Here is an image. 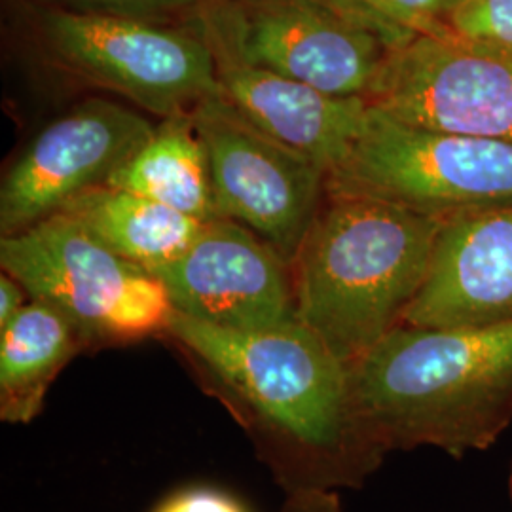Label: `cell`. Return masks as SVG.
Wrapping results in <instances>:
<instances>
[{
	"instance_id": "1",
	"label": "cell",
	"mask_w": 512,
	"mask_h": 512,
	"mask_svg": "<svg viewBox=\"0 0 512 512\" xmlns=\"http://www.w3.org/2000/svg\"><path fill=\"white\" fill-rule=\"evenodd\" d=\"M165 334L291 492L359 486L385 456L355 412L349 368L300 321L224 329L173 310Z\"/></svg>"
},
{
	"instance_id": "2",
	"label": "cell",
	"mask_w": 512,
	"mask_h": 512,
	"mask_svg": "<svg viewBox=\"0 0 512 512\" xmlns=\"http://www.w3.org/2000/svg\"><path fill=\"white\" fill-rule=\"evenodd\" d=\"M355 412L382 456L433 446L488 450L512 423V321L401 325L349 368Z\"/></svg>"
},
{
	"instance_id": "3",
	"label": "cell",
	"mask_w": 512,
	"mask_h": 512,
	"mask_svg": "<svg viewBox=\"0 0 512 512\" xmlns=\"http://www.w3.org/2000/svg\"><path fill=\"white\" fill-rule=\"evenodd\" d=\"M439 220L393 203L329 194L291 264L298 321L351 368L421 291Z\"/></svg>"
},
{
	"instance_id": "4",
	"label": "cell",
	"mask_w": 512,
	"mask_h": 512,
	"mask_svg": "<svg viewBox=\"0 0 512 512\" xmlns=\"http://www.w3.org/2000/svg\"><path fill=\"white\" fill-rule=\"evenodd\" d=\"M194 23L213 54L366 101L389 54L418 37L351 0H203Z\"/></svg>"
},
{
	"instance_id": "5",
	"label": "cell",
	"mask_w": 512,
	"mask_h": 512,
	"mask_svg": "<svg viewBox=\"0 0 512 512\" xmlns=\"http://www.w3.org/2000/svg\"><path fill=\"white\" fill-rule=\"evenodd\" d=\"M327 192L393 203L446 224L512 203V143L410 126L368 103Z\"/></svg>"
},
{
	"instance_id": "6",
	"label": "cell",
	"mask_w": 512,
	"mask_h": 512,
	"mask_svg": "<svg viewBox=\"0 0 512 512\" xmlns=\"http://www.w3.org/2000/svg\"><path fill=\"white\" fill-rule=\"evenodd\" d=\"M2 272L61 311L86 346H118L167 330L173 306L162 281L112 253L65 213L0 238Z\"/></svg>"
},
{
	"instance_id": "7",
	"label": "cell",
	"mask_w": 512,
	"mask_h": 512,
	"mask_svg": "<svg viewBox=\"0 0 512 512\" xmlns=\"http://www.w3.org/2000/svg\"><path fill=\"white\" fill-rule=\"evenodd\" d=\"M42 37L63 71L164 118L190 114L219 93L215 54L196 23L181 29L150 19L52 8L42 16Z\"/></svg>"
},
{
	"instance_id": "8",
	"label": "cell",
	"mask_w": 512,
	"mask_h": 512,
	"mask_svg": "<svg viewBox=\"0 0 512 512\" xmlns=\"http://www.w3.org/2000/svg\"><path fill=\"white\" fill-rule=\"evenodd\" d=\"M190 120L217 217L247 226L293 264L327 196V169L256 128L220 92L198 103Z\"/></svg>"
},
{
	"instance_id": "9",
	"label": "cell",
	"mask_w": 512,
	"mask_h": 512,
	"mask_svg": "<svg viewBox=\"0 0 512 512\" xmlns=\"http://www.w3.org/2000/svg\"><path fill=\"white\" fill-rule=\"evenodd\" d=\"M368 103L410 126L512 143V48L410 38L387 57Z\"/></svg>"
},
{
	"instance_id": "10",
	"label": "cell",
	"mask_w": 512,
	"mask_h": 512,
	"mask_svg": "<svg viewBox=\"0 0 512 512\" xmlns=\"http://www.w3.org/2000/svg\"><path fill=\"white\" fill-rule=\"evenodd\" d=\"M126 105L92 97L55 118L19 154L0 188V234L10 236L59 213L110 177L154 133Z\"/></svg>"
},
{
	"instance_id": "11",
	"label": "cell",
	"mask_w": 512,
	"mask_h": 512,
	"mask_svg": "<svg viewBox=\"0 0 512 512\" xmlns=\"http://www.w3.org/2000/svg\"><path fill=\"white\" fill-rule=\"evenodd\" d=\"M173 310L224 329L296 323L291 264L236 220L213 219L183 255L152 270Z\"/></svg>"
},
{
	"instance_id": "12",
	"label": "cell",
	"mask_w": 512,
	"mask_h": 512,
	"mask_svg": "<svg viewBox=\"0 0 512 512\" xmlns=\"http://www.w3.org/2000/svg\"><path fill=\"white\" fill-rule=\"evenodd\" d=\"M512 321V203L442 224L429 274L403 325L484 327Z\"/></svg>"
},
{
	"instance_id": "13",
	"label": "cell",
	"mask_w": 512,
	"mask_h": 512,
	"mask_svg": "<svg viewBox=\"0 0 512 512\" xmlns=\"http://www.w3.org/2000/svg\"><path fill=\"white\" fill-rule=\"evenodd\" d=\"M219 92L264 133L323 165L329 173L348 152L368 101L321 92L285 74L215 54Z\"/></svg>"
},
{
	"instance_id": "14",
	"label": "cell",
	"mask_w": 512,
	"mask_h": 512,
	"mask_svg": "<svg viewBox=\"0 0 512 512\" xmlns=\"http://www.w3.org/2000/svg\"><path fill=\"white\" fill-rule=\"evenodd\" d=\"M82 348V334L61 311L31 298L0 329V420H35L57 374Z\"/></svg>"
},
{
	"instance_id": "15",
	"label": "cell",
	"mask_w": 512,
	"mask_h": 512,
	"mask_svg": "<svg viewBox=\"0 0 512 512\" xmlns=\"http://www.w3.org/2000/svg\"><path fill=\"white\" fill-rule=\"evenodd\" d=\"M59 213L73 217L112 253L148 272L179 258L202 230V220L128 190L97 186Z\"/></svg>"
},
{
	"instance_id": "16",
	"label": "cell",
	"mask_w": 512,
	"mask_h": 512,
	"mask_svg": "<svg viewBox=\"0 0 512 512\" xmlns=\"http://www.w3.org/2000/svg\"><path fill=\"white\" fill-rule=\"evenodd\" d=\"M107 184L164 203L202 222L219 219L207 156L190 114L164 118L147 143Z\"/></svg>"
},
{
	"instance_id": "17",
	"label": "cell",
	"mask_w": 512,
	"mask_h": 512,
	"mask_svg": "<svg viewBox=\"0 0 512 512\" xmlns=\"http://www.w3.org/2000/svg\"><path fill=\"white\" fill-rule=\"evenodd\" d=\"M359 8L408 35L452 37L450 14L458 0H351Z\"/></svg>"
},
{
	"instance_id": "18",
	"label": "cell",
	"mask_w": 512,
	"mask_h": 512,
	"mask_svg": "<svg viewBox=\"0 0 512 512\" xmlns=\"http://www.w3.org/2000/svg\"><path fill=\"white\" fill-rule=\"evenodd\" d=\"M450 29L456 37L512 48V0H461Z\"/></svg>"
},
{
	"instance_id": "19",
	"label": "cell",
	"mask_w": 512,
	"mask_h": 512,
	"mask_svg": "<svg viewBox=\"0 0 512 512\" xmlns=\"http://www.w3.org/2000/svg\"><path fill=\"white\" fill-rule=\"evenodd\" d=\"M69 10L101 12L128 18L150 19V21H169L184 14L196 16L203 0H55Z\"/></svg>"
},
{
	"instance_id": "20",
	"label": "cell",
	"mask_w": 512,
	"mask_h": 512,
	"mask_svg": "<svg viewBox=\"0 0 512 512\" xmlns=\"http://www.w3.org/2000/svg\"><path fill=\"white\" fill-rule=\"evenodd\" d=\"M154 512H249L236 497L211 488H192L169 497Z\"/></svg>"
},
{
	"instance_id": "21",
	"label": "cell",
	"mask_w": 512,
	"mask_h": 512,
	"mask_svg": "<svg viewBox=\"0 0 512 512\" xmlns=\"http://www.w3.org/2000/svg\"><path fill=\"white\" fill-rule=\"evenodd\" d=\"M281 512H342L334 490H300L291 492Z\"/></svg>"
},
{
	"instance_id": "22",
	"label": "cell",
	"mask_w": 512,
	"mask_h": 512,
	"mask_svg": "<svg viewBox=\"0 0 512 512\" xmlns=\"http://www.w3.org/2000/svg\"><path fill=\"white\" fill-rule=\"evenodd\" d=\"M31 300L25 287L6 272L0 275V329H4Z\"/></svg>"
},
{
	"instance_id": "23",
	"label": "cell",
	"mask_w": 512,
	"mask_h": 512,
	"mask_svg": "<svg viewBox=\"0 0 512 512\" xmlns=\"http://www.w3.org/2000/svg\"><path fill=\"white\" fill-rule=\"evenodd\" d=\"M509 494H511V503H512V471H511V476H509Z\"/></svg>"
},
{
	"instance_id": "24",
	"label": "cell",
	"mask_w": 512,
	"mask_h": 512,
	"mask_svg": "<svg viewBox=\"0 0 512 512\" xmlns=\"http://www.w3.org/2000/svg\"><path fill=\"white\" fill-rule=\"evenodd\" d=\"M458 2H461V0H458Z\"/></svg>"
}]
</instances>
